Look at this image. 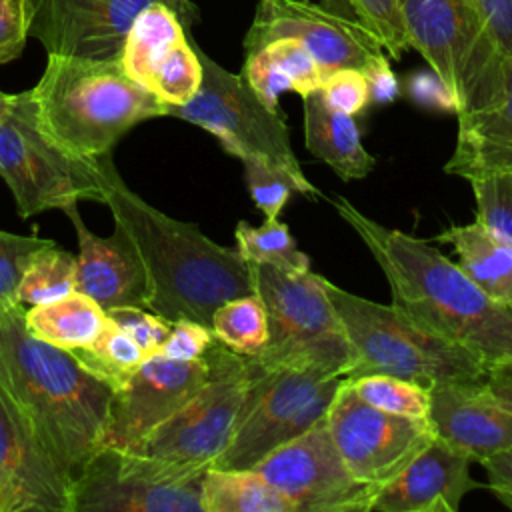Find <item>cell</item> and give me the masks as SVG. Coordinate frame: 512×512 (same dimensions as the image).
<instances>
[{
	"instance_id": "1",
	"label": "cell",
	"mask_w": 512,
	"mask_h": 512,
	"mask_svg": "<svg viewBox=\"0 0 512 512\" xmlns=\"http://www.w3.org/2000/svg\"><path fill=\"white\" fill-rule=\"evenodd\" d=\"M114 222L132 240L148 280V310L212 328V314L232 298L256 292L252 264L238 248L220 246L190 222L150 206L120 178L112 156L94 158Z\"/></svg>"
},
{
	"instance_id": "2",
	"label": "cell",
	"mask_w": 512,
	"mask_h": 512,
	"mask_svg": "<svg viewBox=\"0 0 512 512\" xmlns=\"http://www.w3.org/2000/svg\"><path fill=\"white\" fill-rule=\"evenodd\" d=\"M386 276L392 302L436 336L488 364L512 356V310L488 298L438 248L362 214L350 200H332Z\"/></svg>"
},
{
	"instance_id": "3",
	"label": "cell",
	"mask_w": 512,
	"mask_h": 512,
	"mask_svg": "<svg viewBox=\"0 0 512 512\" xmlns=\"http://www.w3.org/2000/svg\"><path fill=\"white\" fill-rule=\"evenodd\" d=\"M24 314V304L0 302V388L74 484L102 448L112 390L68 350L32 336Z\"/></svg>"
},
{
	"instance_id": "4",
	"label": "cell",
	"mask_w": 512,
	"mask_h": 512,
	"mask_svg": "<svg viewBox=\"0 0 512 512\" xmlns=\"http://www.w3.org/2000/svg\"><path fill=\"white\" fill-rule=\"evenodd\" d=\"M30 96L46 134L80 158L110 154L130 128L166 116V104L134 82L120 60L48 54Z\"/></svg>"
},
{
	"instance_id": "5",
	"label": "cell",
	"mask_w": 512,
	"mask_h": 512,
	"mask_svg": "<svg viewBox=\"0 0 512 512\" xmlns=\"http://www.w3.org/2000/svg\"><path fill=\"white\" fill-rule=\"evenodd\" d=\"M324 290L350 344L352 362L344 378L388 374L428 388L484 378V360L436 336L394 302H372L326 278Z\"/></svg>"
},
{
	"instance_id": "6",
	"label": "cell",
	"mask_w": 512,
	"mask_h": 512,
	"mask_svg": "<svg viewBox=\"0 0 512 512\" xmlns=\"http://www.w3.org/2000/svg\"><path fill=\"white\" fill-rule=\"evenodd\" d=\"M256 294L268 314V340L254 358L264 368L346 376L352 354L324 290V276L252 264Z\"/></svg>"
},
{
	"instance_id": "7",
	"label": "cell",
	"mask_w": 512,
	"mask_h": 512,
	"mask_svg": "<svg viewBox=\"0 0 512 512\" xmlns=\"http://www.w3.org/2000/svg\"><path fill=\"white\" fill-rule=\"evenodd\" d=\"M202 64V82L182 106H166V116L196 124L218 138L220 146L240 158H260L286 172L298 194L320 196L304 176L290 144L288 126L278 110L268 108L248 86L242 74H232L214 62L196 42Z\"/></svg>"
},
{
	"instance_id": "8",
	"label": "cell",
	"mask_w": 512,
	"mask_h": 512,
	"mask_svg": "<svg viewBox=\"0 0 512 512\" xmlns=\"http://www.w3.org/2000/svg\"><path fill=\"white\" fill-rule=\"evenodd\" d=\"M0 176L22 218L80 200L104 202L94 158H80L46 134L30 90L12 94L0 118Z\"/></svg>"
},
{
	"instance_id": "9",
	"label": "cell",
	"mask_w": 512,
	"mask_h": 512,
	"mask_svg": "<svg viewBox=\"0 0 512 512\" xmlns=\"http://www.w3.org/2000/svg\"><path fill=\"white\" fill-rule=\"evenodd\" d=\"M408 48L420 52L452 90L458 114L490 106L502 88V62L486 44L470 0H400Z\"/></svg>"
},
{
	"instance_id": "10",
	"label": "cell",
	"mask_w": 512,
	"mask_h": 512,
	"mask_svg": "<svg viewBox=\"0 0 512 512\" xmlns=\"http://www.w3.org/2000/svg\"><path fill=\"white\" fill-rule=\"evenodd\" d=\"M204 356L210 364V376L204 386L132 452L210 466L226 448L262 364L254 356L230 350L218 338H214Z\"/></svg>"
},
{
	"instance_id": "11",
	"label": "cell",
	"mask_w": 512,
	"mask_h": 512,
	"mask_svg": "<svg viewBox=\"0 0 512 512\" xmlns=\"http://www.w3.org/2000/svg\"><path fill=\"white\" fill-rule=\"evenodd\" d=\"M344 376H320L292 368H264L252 380L226 448L210 464L252 470L270 452L324 418Z\"/></svg>"
},
{
	"instance_id": "12",
	"label": "cell",
	"mask_w": 512,
	"mask_h": 512,
	"mask_svg": "<svg viewBox=\"0 0 512 512\" xmlns=\"http://www.w3.org/2000/svg\"><path fill=\"white\" fill-rule=\"evenodd\" d=\"M206 468L100 448L74 482V512H202Z\"/></svg>"
},
{
	"instance_id": "13",
	"label": "cell",
	"mask_w": 512,
	"mask_h": 512,
	"mask_svg": "<svg viewBox=\"0 0 512 512\" xmlns=\"http://www.w3.org/2000/svg\"><path fill=\"white\" fill-rule=\"evenodd\" d=\"M324 418L352 476L374 488L376 494L434 438L428 418L374 408L354 392L348 378L340 382Z\"/></svg>"
},
{
	"instance_id": "14",
	"label": "cell",
	"mask_w": 512,
	"mask_h": 512,
	"mask_svg": "<svg viewBox=\"0 0 512 512\" xmlns=\"http://www.w3.org/2000/svg\"><path fill=\"white\" fill-rule=\"evenodd\" d=\"M258 470L292 512H370L376 490L352 476L320 418L312 428L270 452Z\"/></svg>"
},
{
	"instance_id": "15",
	"label": "cell",
	"mask_w": 512,
	"mask_h": 512,
	"mask_svg": "<svg viewBox=\"0 0 512 512\" xmlns=\"http://www.w3.org/2000/svg\"><path fill=\"white\" fill-rule=\"evenodd\" d=\"M278 38L298 40L318 62L322 78L340 68L364 70L384 54L376 34L316 0H258L244 36V52H256Z\"/></svg>"
},
{
	"instance_id": "16",
	"label": "cell",
	"mask_w": 512,
	"mask_h": 512,
	"mask_svg": "<svg viewBox=\"0 0 512 512\" xmlns=\"http://www.w3.org/2000/svg\"><path fill=\"white\" fill-rule=\"evenodd\" d=\"M154 2L170 6L188 32L200 18L192 0H30V36L48 54L118 60L134 18Z\"/></svg>"
},
{
	"instance_id": "17",
	"label": "cell",
	"mask_w": 512,
	"mask_h": 512,
	"mask_svg": "<svg viewBox=\"0 0 512 512\" xmlns=\"http://www.w3.org/2000/svg\"><path fill=\"white\" fill-rule=\"evenodd\" d=\"M206 356L174 360L150 354L124 388L112 392L102 448L134 450L156 426L182 408L208 380Z\"/></svg>"
},
{
	"instance_id": "18",
	"label": "cell",
	"mask_w": 512,
	"mask_h": 512,
	"mask_svg": "<svg viewBox=\"0 0 512 512\" xmlns=\"http://www.w3.org/2000/svg\"><path fill=\"white\" fill-rule=\"evenodd\" d=\"M0 484L16 512H74V484L0 388Z\"/></svg>"
},
{
	"instance_id": "19",
	"label": "cell",
	"mask_w": 512,
	"mask_h": 512,
	"mask_svg": "<svg viewBox=\"0 0 512 512\" xmlns=\"http://www.w3.org/2000/svg\"><path fill=\"white\" fill-rule=\"evenodd\" d=\"M78 236L76 290L90 296L104 312L120 306H148V280L144 264L126 236L114 224L110 236L94 234L82 220L78 204L62 210Z\"/></svg>"
},
{
	"instance_id": "20",
	"label": "cell",
	"mask_w": 512,
	"mask_h": 512,
	"mask_svg": "<svg viewBox=\"0 0 512 512\" xmlns=\"http://www.w3.org/2000/svg\"><path fill=\"white\" fill-rule=\"evenodd\" d=\"M482 380L432 386L428 410L434 436L478 462L512 446V412L496 402Z\"/></svg>"
},
{
	"instance_id": "21",
	"label": "cell",
	"mask_w": 512,
	"mask_h": 512,
	"mask_svg": "<svg viewBox=\"0 0 512 512\" xmlns=\"http://www.w3.org/2000/svg\"><path fill=\"white\" fill-rule=\"evenodd\" d=\"M472 456L432 438L428 446L386 486L370 512H456L480 484L470 474Z\"/></svg>"
},
{
	"instance_id": "22",
	"label": "cell",
	"mask_w": 512,
	"mask_h": 512,
	"mask_svg": "<svg viewBox=\"0 0 512 512\" xmlns=\"http://www.w3.org/2000/svg\"><path fill=\"white\" fill-rule=\"evenodd\" d=\"M444 172L464 180L512 174V56L502 62L498 98L482 110L458 114V136Z\"/></svg>"
},
{
	"instance_id": "23",
	"label": "cell",
	"mask_w": 512,
	"mask_h": 512,
	"mask_svg": "<svg viewBox=\"0 0 512 512\" xmlns=\"http://www.w3.org/2000/svg\"><path fill=\"white\" fill-rule=\"evenodd\" d=\"M302 100L306 150L346 182L368 176L376 160L364 148L354 116L332 108L320 90L308 92Z\"/></svg>"
},
{
	"instance_id": "24",
	"label": "cell",
	"mask_w": 512,
	"mask_h": 512,
	"mask_svg": "<svg viewBox=\"0 0 512 512\" xmlns=\"http://www.w3.org/2000/svg\"><path fill=\"white\" fill-rule=\"evenodd\" d=\"M458 254L460 268L496 304L512 310V244L480 222L450 226L438 234Z\"/></svg>"
},
{
	"instance_id": "25",
	"label": "cell",
	"mask_w": 512,
	"mask_h": 512,
	"mask_svg": "<svg viewBox=\"0 0 512 512\" xmlns=\"http://www.w3.org/2000/svg\"><path fill=\"white\" fill-rule=\"evenodd\" d=\"M188 34L190 32L170 6L154 2L134 18L118 60L124 72L148 90L156 72Z\"/></svg>"
},
{
	"instance_id": "26",
	"label": "cell",
	"mask_w": 512,
	"mask_h": 512,
	"mask_svg": "<svg viewBox=\"0 0 512 512\" xmlns=\"http://www.w3.org/2000/svg\"><path fill=\"white\" fill-rule=\"evenodd\" d=\"M106 312L86 294L74 290L58 300L28 306L26 330L62 350H74L92 342L104 328Z\"/></svg>"
},
{
	"instance_id": "27",
	"label": "cell",
	"mask_w": 512,
	"mask_h": 512,
	"mask_svg": "<svg viewBox=\"0 0 512 512\" xmlns=\"http://www.w3.org/2000/svg\"><path fill=\"white\" fill-rule=\"evenodd\" d=\"M202 512H292V508L258 470L208 466L202 476Z\"/></svg>"
},
{
	"instance_id": "28",
	"label": "cell",
	"mask_w": 512,
	"mask_h": 512,
	"mask_svg": "<svg viewBox=\"0 0 512 512\" xmlns=\"http://www.w3.org/2000/svg\"><path fill=\"white\" fill-rule=\"evenodd\" d=\"M68 352L112 392L124 388L146 358L142 348L110 318L92 342Z\"/></svg>"
},
{
	"instance_id": "29",
	"label": "cell",
	"mask_w": 512,
	"mask_h": 512,
	"mask_svg": "<svg viewBox=\"0 0 512 512\" xmlns=\"http://www.w3.org/2000/svg\"><path fill=\"white\" fill-rule=\"evenodd\" d=\"M236 248L250 264H268L286 272L310 270V258L298 248L288 226L280 218H266L260 226L240 220L236 224Z\"/></svg>"
},
{
	"instance_id": "30",
	"label": "cell",
	"mask_w": 512,
	"mask_h": 512,
	"mask_svg": "<svg viewBox=\"0 0 512 512\" xmlns=\"http://www.w3.org/2000/svg\"><path fill=\"white\" fill-rule=\"evenodd\" d=\"M76 270V256L52 240L30 260L18 288L20 304L36 306L74 292Z\"/></svg>"
},
{
	"instance_id": "31",
	"label": "cell",
	"mask_w": 512,
	"mask_h": 512,
	"mask_svg": "<svg viewBox=\"0 0 512 512\" xmlns=\"http://www.w3.org/2000/svg\"><path fill=\"white\" fill-rule=\"evenodd\" d=\"M212 332L238 354H258L268 340V314L260 296L254 292L218 306L212 314Z\"/></svg>"
},
{
	"instance_id": "32",
	"label": "cell",
	"mask_w": 512,
	"mask_h": 512,
	"mask_svg": "<svg viewBox=\"0 0 512 512\" xmlns=\"http://www.w3.org/2000/svg\"><path fill=\"white\" fill-rule=\"evenodd\" d=\"M354 392L374 408L410 416L428 418L430 410V388L418 382L388 374H368L358 378H348Z\"/></svg>"
},
{
	"instance_id": "33",
	"label": "cell",
	"mask_w": 512,
	"mask_h": 512,
	"mask_svg": "<svg viewBox=\"0 0 512 512\" xmlns=\"http://www.w3.org/2000/svg\"><path fill=\"white\" fill-rule=\"evenodd\" d=\"M476 200V222L512 244V174L468 180Z\"/></svg>"
},
{
	"instance_id": "34",
	"label": "cell",
	"mask_w": 512,
	"mask_h": 512,
	"mask_svg": "<svg viewBox=\"0 0 512 512\" xmlns=\"http://www.w3.org/2000/svg\"><path fill=\"white\" fill-rule=\"evenodd\" d=\"M242 164L246 186L256 208L264 218H280L290 194L296 192L292 178L260 158H246Z\"/></svg>"
},
{
	"instance_id": "35",
	"label": "cell",
	"mask_w": 512,
	"mask_h": 512,
	"mask_svg": "<svg viewBox=\"0 0 512 512\" xmlns=\"http://www.w3.org/2000/svg\"><path fill=\"white\" fill-rule=\"evenodd\" d=\"M52 240L0 230V302L18 304V288L34 254Z\"/></svg>"
},
{
	"instance_id": "36",
	"label": "cell",
	"mask_w": 512,
	"mask_h": 512,
	"mask_svg": "<svg viewBox=\"0 0 512 512\" xmlns=\"http://www.w3.org/2000/svg\"><path fill=\"white\" fill-rule=\"evenodd\" d=\"M360 20L376 34L384 52L394 60L408 48L400 16V0H352Z\"/></svg>"
},
{
	"instance_id": "37",
	"label": "cell",
	"mask_w": 512,
	"mask_h": 512,
	"mask_svg": "<svg viewBox=\"0 0 512 512\" xmlns=\"http://www.w3.org/2000/svg\"><path fill=\"white\" fill-rule=\"evenodd\" d=\"M278 68L290 78L292 90L306 96L322 84V70L312 54L294 38H278L264 46Z\"/></svg>"
},
{
	"instance_id": "38",
	"label": "cell",
	"mask_w": 512,
	"mask_h": 512,
	"mask_svg": "<svg viewBox=\"0 0 512 512\" xmlns=\"http://www.w3.org/2000/svg\"><path fill=\"white\" fill-rule=\"evenodd\" d=\"M106 316L118 324L140 348L146 356L156 354L164 340L170 334L172 322L166 318L154 314L148 308H136V306H120L106 310Z\"/></svg>"
},
{
	"instance_id": "39",
	"label": "cell",
	"mask_w": 512,
	"mask_h": 512,
	"mask_svg": "<svg viewBox=\"0 0 512 512\" xmlns=\"http://www.w3.org/2000/svg\"><path fill=\"white\" fill-rule=\"evenodd\" d=\"M242 76L252 88V92L272 110H278L280 94L292 90L290 78L278 68V64L270 58L266 48L246 54Z\"/></svg>"
},
{
	"instance_id": "40",
	"label": "cell",
	"mask_w": 512,
	"mask_h": 512,
	"mask_svg": "<svg viewBox=\"0 0 512 512\" xmlns=\"http://www.w3.org/2000/svg\"><path fill=\"white\" fill-rule=\"evenodd\" d=\"M318 90L332 108L350 116L360 114L370 102L366 78L358 68H340L326 74Z\"/></svg>"
},
{
	"instance_id": "41",
	"label": "cell",
	"mask_w": 512,
	"mask_h": 512,
	"mask_svg": "<svg viewBox=\"0 0 512 512\" xmlns=\"http://www.w3.org/2000/svg\"><path fill=\"white\" fill-rule=\"evenodd\" d=\"M486 44L498 60L512 56V0H470Z\"/></svg>"
},
{
	"instance_id": "42",
	"label": "cell",
	"mask_w": 512,
	"mask_h": 512,
	"mask_svg": "<svg viewBox=\"0 0 512 512\" xmlns=\"http://www.w3.org/2000/svg\"><path fill=\"white\" fill-rule=\"evenodd\" d=\"M30 0H0V64L16 60L30 36Z\"/></svg>"
},
{
	"instance_id": "43",
	"label": "cell",
	"mask_w": 512,
	"mask_h": 512,
	"mask_svg": "<svg viewBox=\"0 0 512 512\" xmlns=\"http://www.w3.org/2000/svg\"><path fill=\"white\" fill-rule=\"evenodd\" d=\"M212 328L194 322V320H176L170 326V334L160 346L158 354H164L174 360H196L202 358L204 352L214 342Z\"/></svg>"
},
{
	"instance_id": "44",
	"label": "cell",
	"mask_w": 512,
	"mask_h": 512,
	"mask_svg": "<svg viewBox=\"0 0 512 512\" xmlns=\"http://www.w3.org/2000/svg\"><path fill=\"white\" fill-rule=\"evenodd\" d=\"M408 96L422 108L446 110V112H454V114L458 110L452 90L432 70H426V72L422 70L408 78Z\"/></svg>"
},
{
	"instance_id": "45",
	"label": "cell",
	"mask_w": 512,
	"mask_h": 512,
	"mask_svg": "<svg viewBox=\"0 0 512 512\" xmlns=\"http://www.w3.org/2000/svg\"><path fill=\"white\" fill-rule=\"evenodd\" d=\"M366 84H368V94L370 100L376 104H390L398 98L400 94V82L396 74L390 68L388 56L380 54L374 58L364 70H362Z\"/></svg>"
},
{
	"instance_id": "46",
	"label": "cell",
	"mask_w": 512,
	"mask_h": 512,
	"mask_svg": "<svg viewBox=\"0 0 512 512\" xmlns=\"http://www.w3.org/2000/svg\"><path fill=\"white\" fill-rule=\"evenodd\" d=\"M480 464L492 494L512 510V446L480 460Z\"/></svg>"
},
{
	"instance_id": "47",
	"label": "cell",
	"mask_w": 512,
	"mask_h": 512,
	"mask_svg": "<svg viewBox=\"0 0 512 512\" xmlns=\"http://www.w3.org/2000/svg\"><path fill=\"white\" fill-rule=\"evenodd\" d=\"M482 382L496 402L512 412V356L488 364Z\"/></svg>"
},
{
	"instance_id": "48",
	"label": "cell",
	"mask_w": 512,
	"mask_h": 512,
	"mask_svg": "<svg viewBox=\"0 0 512 512\" xmlns=\"http://www.w3.org/2000/svg\"><path fill=\"white\" fill-rule=\"evenodd\" d=\"M316 2L324 4V6H326V8H330V10L340 12V14L348 16V18H352V20H360V16H358L356 6H354V2H352V0H316ZM360 22H362V20H360Z\"/></svg>"
},
{
	"instance_id": "49",
	"label": "cell",
	"mask_w": 512,
	"mask_h": 512,
	"mask_svg": "<svg viewBox=\"0 0 512 512\" xmlns=\"http://www.w3.org/2000/svg\"><path fill=\"white\" fill-rule=\"evenodd\" d=\"M0 512H16L14 502H12L8 490L2 484H0Z\"/></svg>"
},
{
	"instance_id": "50",
	"label": "cell",
	"mask_w": 512,
	"mask_h": 512,
	"mask_svg": "<svg viewBox=\"0 0 512 512\" xmlns=\"http://www.w3.org/2000/svg\"><path fill=\"white\" fill-rule=\"evenodd\" d=\"M10 100H12V94H6V92H2V90H0V118H2V116H4V112L8 110Z\"/></svg>"
}]
</instances>
